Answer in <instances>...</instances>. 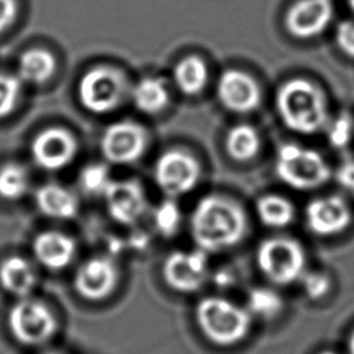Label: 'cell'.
I'll return each mask as SVG.
<instances>
[{"label": "cell", "mask_w": 354, "mask_h": 354, "mask_svg": "<svg viewBox=\"0 0 354 354\" xmlns=\"http://www.w3.org/2000/svg\"><path fill=\"white\" fill-rule=\"evenodd\" d=\"M191 236L205 253H218L241 243L248 231L243 209L223 195L201 198L189 218Z\"/></svg>", "instance_id": "obj_1"}, {"label": "cell", "mask_w": 354, "mask_h": 354, "mask_svg": "<svg viewBox=\"0 0 354 354\" xmlns=\"http://www.w3.org/2000/svg\"><path fill=\"white\" fill-rule=\"evenodd\" d=\"M275 109L283 126L297 134H315L329 122L324 91L303 77L289 79L278 87Z\"/></svg>", "instance_id": "obj_2"}, {"label": "cell", "mask_w": 354, "mask_h": 354, "mask_svg": "<svg viewBox=\"0 0 354 354\" xmlns=\"http://www.w3.org/2000/svg\"><path fill=\"white\" fill-rule=\"evenodd\" d=\"M275 173L285 185L297 191H311L329 180L330 167L318 151L286 142L277 151Z\"/></svg>", "instance_id": "obj_3"}, {"label": "cell", "mask_w": 354, "mask_h": 354, "mask_svg": "<svg viewBox=\"0 0 354 354\" xmlns=\"http://www.w3.org/2000/svg\"><path fill=\"white\" fill-rule=\"evenodd\" d=\"M202 333L218 346H231L249 332L250 314L223 297H205L195 310Z\"/></svg>", "instance_id": "obj_4"}, {"label": "cell", "mask_w": 354, "mask_h": 354, "mask_svg": "<svg viewBox=\"0 0 354 354\" xmlns=\"http://www.w3.org/2000/svg\"><path fill=\"white\" fill-rule=\"evenodd\" d=\"M7 326L11 336L26 347L47 344L59 329L54 311L44 301L30 296L18 299L10 307Z\"/></svg>", "instance_id": "obj_5"}, {"label": "cell", "mask_w": 354, "mask_h": 354, "mask_svg": "<svg viewBox=\"0 0 354 354\" xmlns=\"http://www.w3.org/2000/svg\"><path fill=\"white\" fill-rule=\"evenodd\" d=\"M256 263L268 281L277 285H289L304 274V248L293 238L272 236L257 246Z\"/></svg>", "instance_id": "obj_6"}, {"label": "cell", "mask_w": 354, "mask_h": 354, "mask_svg": "<svg viewBox=\"0 0 354 354\" xmlns=\"http://www.w3.org/2000/svg\"><path fill=\"white\" fill-rule=\"evenodd\" d=\"M124 75L111 66H95L82 75L77 83L80 105L94 115L111 113L120 106L126 97Z\"/></svg>", "instance_id": "obj_7"}, {"label": "cell", "mask_w": 354, "mask_h": 354, "mask_svg": "<svg viewBox=\"0 0 354 354\" xmlns=\"http://www.w3.org/2000/svg\"><path fill=\"white\" fill-rule=\"evenodd\" d=\"M202 177V166L195 156L183 149L162 152L153 166L156 187L167 198L184 196L196 188Z\"/></svg>", "instance_id": "obj_8"}, {"label": "cell", "mask_w": 354, "mask_h": 354, "mask_svg": "<svg viewBox=\"0 0 354 354\" xmlns=\"http://www.w3.org/2000/svg\"><path fill=\"white\" fill-rule=\"evenodd\" d=\"M147 130L131 120H119L109 124L101 136L100 149L106 162L130 165L137 162L147 151Z\"/></svg>", "instance_id": "obj_9"}, {"label": "cell", "mask_w": 354, "mask_h": 354, "mask_svg": "<svg viewBox=\"0 0 354 354\" xmlns=\"http://www.w3.org/2000/svg\"><path fill=\"white\" fill-rule=\"evenodd\" d=\"M79 144L66 129L51 126L40 130L30 142L33 162L46 171H58L69 166L76 158Z\"/></svg>", "instance_id": "obj_10"}, {"label": "cell", "mask_w": 354, "mask_h": 354, "mask_svg": "<svg viewBox=\"0 0 354 354\" xmlns=\"http://www.w3.org/2000/svg\"><path fill=\"white\" fill-rule=\"evenodd\" d=\"M162 275L174 290L191 293L198 290L207 279V253L201 249L171 252L163 261Z\"/></svg>", "instance_id": "obj_11"}, {"label": "cell", "mask_w": 354, "mask_h": 354, "mask_svg": "<svg viewBox=\"0 0 354 354\" xmlns=\"http://www.w3.org/2000/svg\"><path fill=\"white\" fill-rule=\"evenodd\" d=\"M351 209L339 195H325L311 199L304 210L307 228L317 236H335L346 231L351 223Z\"/></svg>", "instance_id": "obj_12"}, {"label": "cell", "mask_w": 354, "mask_h": 354, "mask_svg": "<svg viewBox=\"0 0 354 354\" xmlns=\"http://www.w3.org/2000/svg\"><path fill=\"white\" fill-rule=\"evenodd\" d=\"M216 95L223 108L232 113H250L261 102L257 82L239 69H225L217 79Z\"/></svg>", "instance_id": "obj_13"}, {"label": "cell", "mask_w": 354, "mask_h": 354, "mask_svg": "<svg viewBox=\"0 0 354 354\" xmlns=\"http://www.w3.org/2000/svg\"><path fill=\"white\" fill-rule=\"evenodd\" d=\"M109 217L120 225H133L145 214L148 199L137 180H112L104 192Z\"/></svg>", "instance_id": "obj_14"}, {"label": "cell", "mask_w": 354, "mask_h": 354, "mask_svg": "<svg viewBox=\"0 0 354 354\" xmlns=\"http://www.w3.org/2000/svg\"><path fill=\"white\" fill-rule=\"evenodd\" d=\"M118 283V267L112 259L104 256L90 257L83 261L75 275L73 288L76 293L91 301L108 297Z\"/></svg>", "instance_id": "obj_15"}, {"label": "cell", "mask_w": 354, "mask_h": 354, "mask_svg": "<svg viewBox=\"0 0 354 354\" xmlns=\"http://www.w3.org/2000/svg\"><path fill=\"white\" fill-rule=\"evenodd\" d=\"M333 18L332 0H297L285 14L288 33L299 40L321 35Z\"/></svg>", "instance_id": "obj_16"}, {"label": "cell", "mask_w": 354, "mask_h": 354, "mask_svg": "<svg viewBox=\"0 0 354 354\" xmlns=\"http://www.w3.org/2000/svg\"><path fill=\"white\" fill-rule=\"evenodd\" d=\"M32 253L36 263L41 267L50 271H61L73 261L76 256V242L68 234L48 230L33 238Z\"/></svg>", "instance_id": "obj_17"}, {"label": "cell", "mask_w": 354, "mask_h": 354, "mask_svg": "<svg viewBox=\"0 0 354 354\" xmlns=\"http://www.w3.org/2000/svg\"><path fill=\"white\" fill-rule=\"evenodd\" d=\"M37 282V271L30 260L22 256H10L0 263V286L17 300L32 296Z\"/></svg>", "instance_id": "obj_18"}, {"label": "cell", "mask_w": 354, "mask_h": 354, "mask_svg": "<svg viewBox=\"0 0 354 354\" xmlns=\"http://www.w3.org/2000/svg\"><path fill=\"white\" fill-rule=\"evenodd\" d=\"M35 203L43 216L55 220L73 218L79 210L76 195L55 183L40 185L35 194Z\"/></svg>", "instance_id": "obj_19"}, {"label": "cell", "mask_w": 354, "mask_h": 354, "mask_svg": "<svg viewBox=\"0 0 354 354\" xmlns=\"http://www.w3.org/2000/svg\"><path fill=\"white\" fill-rule=\"evenodd\" d=\"M57 72V59L46 48H28L18 57L17 77L22 84L41 86L51 80Z\"/></svg>", "instance_id": "obj_20"}, {"label": "cell", "mask_w": 354, "mask_h": 354, "mask_svg": "<svg viewBox=\"0 0 354 354\" xmlns=\"http://www.w3.org/2000/svg\"><path fill=\"white\" fill-rule=\"evenodd\" d=\"M136 109L145 115H156L165 111L170 101V93L166 83L153 76L140 79L129 91Z\"/></svg>", "instance_id": "obj_21"}, {"label": "cell", "mask_w": 354, "mask_h": 354, "mask_svg": "<svg viewBox=\"0 0 354 354\" xmlns=\"http://www.w3.org/2000/svg\"><path fill=\"white\" fill-rule=\"evenodd\" d=\"M207 79V65L198 55H187L178 59L173 66L174 86L184 95H198L206 87Z\"/></svg>", "instance_id": "obj_22"}, {"label": "cell", "mask_w": 354, "mask_h": 354, "mask_svg": "<svg viewBox=\"0 0 354 354\" xmlns=\"http://www.w3.org/2000/svg\"><path fill=\"white\" fill-rule=\"evenodd\" d=\"M261 140L259 131L248 123H239L232 126L224 140V148L227 155L235 162H250L260 152Z\"/></svg>", "instance_id": "obj_23"}, {"label": "cell", "mask_w": 354, "mask_h": 354, "mask_svg": "<svg viewBox=\"0 0 354 354\" xmlns=\"http://www.w3.org/2000/svg\"><path fill=\"white\" fill-rule=\"evenodd\" d=\"M256 214L268 228H285L295 220V206L285 196L266 194L256 202Z\"/></svg>", "instance_id": "obj_24"}, {"label": "cell", "mask_w": 354, "mask_h": 354, "mask_svg": "<svg viewBox=\"0 0 354 354\" xmlns=\"http://www.w3.org/2000/svg\"><path fill=\"white\" fill-rule=\"evenodd\" d=\"M30 176L28 169L18 162L0 165V199L15 202L28 195Z\"/></svg>", "instance_id": "obj_25"}, {"label": "cell", "mask_w": 354, "mask_h": 354, "mask_svg": "<svg viewBox=\"0 0 354 354\" xmlns=\"http://www.w3.org/2000/svg\"><path fill=\"white\" fill-rule=\"evenodd\" d=\"M281 296L268 288H254L248 295V308L260 318L270 319L277 317L282 310Z\"/></svg>", "instance_id": "obj_26"}, {"label": "cell", "mask_w": 354, "mask_h": 354, "mask_svg": "<svg viewBox=\"0 0 354 354\" xmlns=\"http://www.w3.org/2000/svg\"><path fill=\"white\" fill-rule=\"evenodd\" d=\"M181 210L173 198L162 201L152 212L155 230L165 238H171L181 225Z\"/></svg>", "instance_id": "obj_27"}, {"label": "cell", "mask_w": 354, "mask_h": 354, "mask_svg": "<svg viewBox=\"0 0 354 354\" xmlns=\"http://www.w3.org/2000/svg\"><path fill=\"white\" fill-rule=\"evenodd\" d=\"M112 178L109 169L104 163H90L84 166L79 174V184L87 195H104Z\"/></svg>", "instance_id": "obj_28"}, {"label": "cell", "mask_w": 354, "mask_h": 354, "mask_svg": "<svg viewBox=\"0 0 354 354\" xmlns=\"http://www.w3.org/2000/svg\"><path fill=\"white\" fill-rule=\"evenodd\" d=\"M22 82L17 75L0 73V119L11 115L21 98Z\"/></svg>", "instance_id": "obj_29"}, {"label": "cell", "mask_w": 354, "mask_h": 354, "mask_svg": "<svg viewBox=\"0 0 354 354\" xmlns=\"http://www.w3.org/2000/svg\"><path fill=\"white\" fill-rule=\"evenodd\" d=\"M325 130L330 145H333L335 148H343L351 140L353 122L348 115H340L335 120L328 122Z\"/></svg>", "instance_id": "obj_30"}, {"label": "cell", "mask_w": 354, "mask_h": 354, "mask_svg": "<svg viewBox=\"0 0 354 354\" xmlns=\"http://www.w3.org/2000/svg\"><path fill=\"white\" fill-rule=\"evenodd\" d=\"M300 279H301V285L306 295L313 300H318L324 297L330 289L329 277L321 271L304 272Z\"/></svg>", "instance_id": "obj_31"}, {"label": "cell", "mask_w": 354, "mask_h": 354, "mask_svg": "<svg viewBox=\"0 0 354 354\" xmlns=\"http://www.w3.org/2000/svg\"><path fill=\"white\" fill-rule=\"evenodd\" d=\"M335 40L339 50L344 55L354 58V22L353 21H343L337 25Z\"/></svg>", "instance_id": "obj_32"}, {"label": "cell", "mask_w": 354, "mask_h": 354, "mask_svg": "<svg viewBox=\"0 0 354 354\" xmlns=\"http://www.w3.org/2000/svg\"><path fill=\"white\" fill-rule=\"evenodd\" d=\"M336 181L347 194L354 196V159H347L337 167Z\"/></svg>", "instance_id": "obj_33"}, {"label": "cell", "mask_w": 354, "mask_h": 354, "mask_svg": "<svg viewBox=\"0 0 354 354\" xmlns=\"http://www.w3.org/2000/svg\"><path fill=\"white\" fill-rule=\"evenodd\" d=\"M18 14V0H0V35L14 22Z\"/></svg>", "instance_id": "obj_34"}, {"label": "cell", "mask_w": 354, "mask_h": 354, "mask_svg": "<svg viewBox=\"0 0 354 354\" xmlns=\"http://www.w3.org/2000/svg\"><path fill=\"white\" fill-rule=\"evenodd\" d=\"M348 348H350V354H354V332L351 333L350 336V340H348Z\"/></svg>", "instance_id": "obj_35"}, {"label": "cell", "mask_w": 354, "mask_h": 354, "mask_svg": "<svg viewBox=\"0 0 354 354\" xmlns=\"http://www.w3.org/2000/svg\"><path fill=\"white\" fill-rule=\"evenodd\" d=\"M348 1V6H350V8L354 11V0H347Z\"/></svg>", "instance_id": "obj_36"}, {"label": "cell", "mask_w": 354, "mask_h": 354, "mask_svg": "<svg viewBox=\"0 0 354 354\" xmlns=\"http://www.w3.org/2000/svg\"><path fill=\"white\" fill-rule=\"evenodd\" d=\"M319 354H336V353H333V351H322Z\"/></svg>", "instance_id": "obj_37"}, {"label": "cell", "mask_w": 354, "mask_h": 354, "mask_svg": "<svg viewBox=\"0 0 354 354\" xmlns=\"http://www.w3.org/2000/svg\"><path fill=\"white\" fill-rule=\"evenodd\" d=\"M43 354H58V353H43Z\"/></svg>", "instance_id": "obj_38"}]
</instances>
